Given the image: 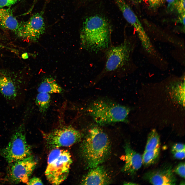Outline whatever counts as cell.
Returning <instances> with one entry per match:
<instances>
[{"instance_id":"obj_12","label":"cell","mask_w":185,"mask_h":185,"mask_svg":"<svg viewBox=\"0 0 185 185\" xmlns=\"http://www.w3.org/2000/svg\"><path fill=\"white\" fill-rule=\"evenodd\" d=\"M124 149L125 164L122 171L131 175H134L143 164L142 156L134 150L128 143L125 144Z\"/></svg>"},{"instance_id":"obj_29","label":"cell","mask_w":185,"mask_h":185,"mask_svg":"<svg viewBox=\"0 0 185 185\" xmlns=\"http://www.w3.org/2000/svg\"><path fill=\"white\" fill-rule=\"evenodd\" d=\"M135 183H133L132 182H126L124 183V184L126 185H133V184H137Z\"/></svg>"},{"instance_id":"obj_19","label":"cell","mask_w":185,"mask_h":185,"mask_svg":"<svg viewBox=\"0 0 185 185\" xmlns=\"http://www.w3.org/2000/svg\"><path fill=\"white\" fill-rule=\"evenodd\" d=\"M160 137L155 129L152 130L148 135L144 151H150L160 147Z\"/></svg>"},{"instance_id":"obj_28","label":"cell","mask_w":185,"mask_h":185,"mask_svg":"<svg viewBox=\"0 0 185 185\" xmlns=\"http://www.w3.org/2000/svg\"><path fill=\"white\" fill-rule=\"evenodd\" d=\"M177 22L180 23L185 26V14L179 15L177 20Z\"/></svg>"},{"instance_id":"obj_3","label":"cell","mask_w":185,"mask_h":185,"mask_svg":"<svg viewBox=\"0 0 185 185\" xmlns=\"http://www.w3.org/2000/svg\"><path fill=\"white\" fill-rule=\"evenodd\" d=\"M88 114L101 125L119 122H126L129 109L124 106L103 100L95 101L87 108Z\"/></svg>"},{"instance_id":"obj_25","label":"cell","mask_w":185,"mask_h":185,"mask_svg":"<svg viewBox=\"0 0 185 185\" xmlns=\"http://www.w3.org/2000/svg\"><path fill=\"white\" fill-rule=\"evenodd\" d=\"M185 150L181 151L172 152L174 157L178 159L182 160L184 159L185 156Z\"/></svg>"},{"instance_id":"obj_5","label":"cell","mask_w":185,"mask_h":185,"mask_svg":"<svg viewBox=\"0 0 185 185\" xmlns=\"http://www.w3.org/2000/svg\"><path fill=\"white\" fill-rule=\"evenodd\" d=\"M24 121L15 130L7 145L1 154L9 163L21 160L31 155L30 147L26 138Z\"/></svg>"},{"instance_id":"obj_23","label":"cell","mask_w":185,"mask_h":185,"mask_svg":"<svg viewBox=\"0 0 185 185\" xmlns=\"http://www.w3.org/2000/svg\"><path fill=\"white\" fill-rule=\"evenodd\" d=\"M18 0H0V8L9 7L15 4Z\"/></svg>"},{"instance_id":"obj_15","label":"cell","mask_w":185,"mask_h":185,"mask_svg":"<svg viewBox=\"0 0 185 185\" xmlns=\"http://www.w3.org/2000/svg\"><path fill=\"white\" fill-rule=\"evenodd\" d=\"M19 25L12 10L0 8V28L12 31L16 34Z\"/></svg>"},{"instance_id":"obj_20","label":"cell","mask_w":185,"mask_h":185,"mask_svg":"<svg viewBox=\"0 0 185 185\" xmlns=\"http://www.w3.org/2000/svg\"><path fill=\"white\" fill-rule=\"evenodd\" d=\"M173 10H175L179 15L185 14V0H175Z\"/></svg>"},{"instance_id":"obj_2","label":"cell","mask_w":185,"mask_h":185,"mask_svg":"<svg viewBox=\"0 0 185 185\" xmlns=\"http://www.w3.org/2000/svg\"><path fill=\"white\" fill-rule=\"evenodd\" d=\"M110 146L108 137L104 132L97 127L90 130L81 147L87 167L95 168L105 161L110 154Z\"/></svg>"},{"instance_id":"obj_7","label":"cell","mask_w":185,"mask_h":185,"mask_svg":"<svg viewBox=\"0 0 185 185\" xmlns=\"http://www.w3.org/2000/svg\"><path fill=\"white\" fill-rule=\"evenodd\" d=\"M43 135L47 146L51 149L70 146L80 141L83 136L80 131L70 126H63Z\"/></svg>"},{"instance_id":"obj_17","label":"cell","mask_w":185,"mask_h":185,"mask_svg":"<svg viewBox=\"0 0 185 185\" xmlns=\"http://www.w3.org/2000/svg\"><path fill=\"white\" fill-rule=\"evenodd\" d=\"M160 152V147L152 150L144 151L142 156V164L148 166L156 163L158 160Z\"/></svg>"},{"instance_id":"obj_26","label":"cell","mask_w":185,"mask_h":185,"mask_svg":"<svg viewBox=\"0 0 185 185\" xmlns=\"http://www.w3.org/2000/svg\"><path fill=\"white\" fill-rule=\"evenodd\" d=\"M185 149V145L184 144L178 143L174 144L172 149V152L182 151Z\"/></svg>"},{"instance_id":"obj_11","label":"cell","mask_w":185,"mask_h":185,"mask_svg":"<svg viewBox=\"0 0 185 185\" xmlns=\"http://www.w3.org/2000/svg\"><path fill=\"white\" fill-rule=\"evenodd\" d=\"M143 179L153 185H175L177 181L172 167L165 164L158 168L148 171L143 176Z\"/></svg>"},{"instance_id":"obj_21","label":"cell","mask_w":185,"mask_h":185,"mask_svg":"<svg viewBox=\"0 0 185 185\" xmlns=\"http://www.w3.org/2000/svg\"><path fill=\"white\" fill-rule=\"evenodd\" d=\"M149 8L155 10L158 8L164 3L165 0H147Z\"/></svg>"},{"instance_id":"obj_1","label":"cell","mask_w":185,"mask_h":185,"mask_svg":"<svg viewBox=\"0 0 185 185\" xmlns=\"http://www.w3.org/2000/svg\"><path fill=\"white\" fill-rule=\"evenodd\" d=\"M109 24L104 17L97 15L86 18L83 23L80 38L83 48L97 52L108 48L110 41Z\"/></svg>"},{"instance_id":"obj_4","label":"cell","mask_w":185,"mask_h":185,"mask_svg":"<svg viewBox=\"0 0 185 185\" xmlns=\"http://www.w3.org/2000/svg\"><path fill=\"white\" fill-rule=\"evenodd\" d=\"M72 162L71 156L67 150L59 148L52 149L48 159L45 174L51 184L59 185L67 178Z\"/></svg>"},{"instance_id":"obj_24","label":"cell","mask_w":185,"mask_h":185,"mask_svg":"<svg viewBox=\"0 0 185 185\" xmlns=\"http://www.w3.org/2000/svg\"><path fill=\"white\" fill-rule=\"evenodd\" d=\"M28 185H43V182L39 178L34 177L29 179L26 183Z\"/></svg>"},{"instance_id":"obj_9","label":"cell","mask_w":185,"mask_h":185,"mask_svg":"<svg viewBox=\"0 0 185 185\" xmlns=\"http://www.w3.org/2000/svg\"><path fill=\"white\" fill-rule=\"evenodd\" d=\"M130 47V42L125 40L119 45L110 48L107 53L105 71L112 72L123 67L128 60Z\"/></svg>"},{"instance_id":"obj_14","label":"cell","mask_w":185,"mask_h":185,"mask_svg":"<svg viewBox=\"0 0 185 185\" xmlns=\"http://www.w3.org/2000/svg\"><path fill=\"white\" fill-rule=\"evenodd\" d=\"M126 20L136 29L140 37L146 35L142 24L131 8L125 0H115Z\"/></svg>"},{"instance_id":"obj_13","label":"cell","mask_w":185,"mask_h":185,"mask_svg":"<svg viewBox=\"0 0 185 185\" xmlns=\"http://www.w3.org/2000/svg\"><path fill=\"white\" fill-rule=\"evenodd\" d=\"M111 182L109 175L103 166L100 165L91 168L83 178L82 185H107Z\"/></svg>"},{"instance_id":"obj_6","label":"cell","mask_w":185,"mask_h":185,"mask_svg":"<svg viewBox=\"0 0 185 185\" xmlns=\"http://www.w3.org/2000/svg\"><path fill=\"white\" fill-rule=\"evenodd\" d=\"M23 78L4 70H0V93L13 106L23 102L25 90Z\"/></svg>"},{"instance_id":"obj_18","label":"cell","mask_w":185,"mask_h":185,"mask_svg":"<svg viewBox=\"0 0 185 185\" xmlns=\"http://www.w3.org/2000/svg\"><path fill=\"white\" fill-rule=\"evenodd\" d=\"M50 100L49 94L39 92L36 97L35 103L41 112L44 113L47 110L49 107Z\"/></svg>"},{"instance_id":"obj_10","label":"cell","mask_w":185,"mask_h":185,"mask_svg":"<svg viewBox=\"0 0 185 185\" xmlns=\"http://www.w3.org/2000/svg\"><path fill=\"white\" fill-rule=\"evenodd\" d=\"M37 163L34 157L31 155L11 164L12 165L10 175L11 181L14 183L22 182L26 183Z\"/></svg>"},{"instance_id":"obj_16","label":"cell","mask_w":185,"mask_h":185,"mask_svg":"<svg viewBox=\"0 0 185 185\" xmlns=\"http://www.w3.org/2000/svg\"><path fill=\"white\" fill-rule=\"evenodd\" d=\"M38 91L39 92H45L49 94L59 93L61 92L62 89L54 79L47 78L41 82L38 88Z\"/></svg>"},{"instance_id":"obj_31","label":"cell","mask_w":185,"mask_h":185,"mask_svg":"<svg viewBox=\"0 0 185 185\" xmlns=\"http://www.w3.org/2000/svg\"><path fill=\"white\" fill-rule=\"evenodd\" d=\"M0 48H8V49H10L9 48H8L7 47H5L4 46H3V45H0Z\"/></svg>"},{"instance_id":"obj_8","label":"cell","mask_w":185,"mask_h":185,"mask_svg":"<svg viewBox=\"0 0 185 185\" xmlns=\"http://www.w3.org/2000/svg\"><path fill=\"white\" fill-rule=\"evenodd\" d=\"M43 13L42 12L35 13L27 21L20 23L16 34L27 41H37L45 30Z\"/></svg>"},{"instance_id":"obj_22","label":"cell","mask_w":185,"mask_h":185,"mask_svg":"<svg viewBox=\"0 0 185 185\" xmlns=\"http://www.w3.org/2000/svg\"><path fill=\"white\" fill-rule=\"evenodd\" d=\"M185 167L184 162L180 163L175 168L173 171L181 177L184 179Z\"/></svg>"},{"instance_id":"obj_27","label":"cell","mask_w":185,"mask_h":185,"mask_svg":"<svg viewBox=\"0 0 185 185\" xmlns=\"http://www.w3.org/2000/svg\"><path fill=\"white\" fill-rule=\"evenodd\" d=\"M168 4L167 8L169 11H173V6L175 0H165Z\"/></svg>"},{"instance_id":"obj_30","label":"cell","mask_w":185,"mask_h":185,"mask_svg":"<svg viewBox=\"0 0 185 185\" xmlns=\"http://www.w3.org/2000/svg\"><path fill=\"white\" fill-rule=\"evenodd\" d=\"M135 3H138L141 2L142 0H132Z\"/></svg>"}]
</instances>
